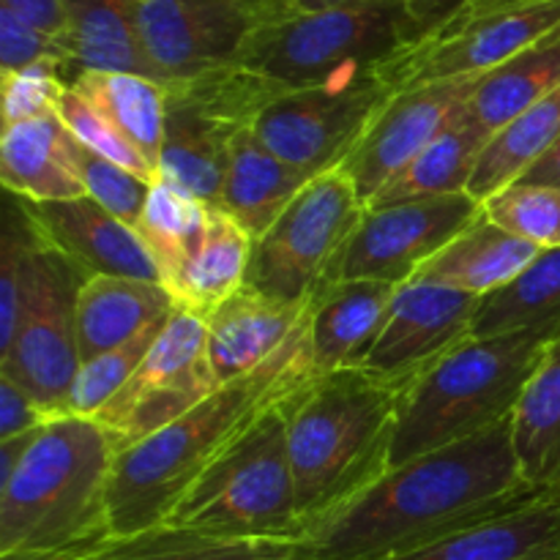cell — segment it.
Returning <instances> with one entry per match:
<instances>
[{
	"instance_id": "obj_1",
	"label": "cell",
	"mask_w": 560,
	"mask_h": 560,
	"mask_svg": "<svg viewBox=\"0 0 560 560\" xmlns=\"http://www.w3.org/2000/svg\"><path fill=\"white\" fill-rule=\"evenodd\" d=\"M539 495L520 474L512 419L386 470L299 536V560H386Z\"/></svg>"
},
{
	"instance_id": "obj_2",
	"label": "cell",
	"mask_w": 560,
	"mask_h": 560,
	"mask_svg": "<svg viewBox=\"0 0 560 560\" xmlns=\"http://www.w3.org/2000/svg\"><path fill=\"white\" fill-rule=\"evenodd\" d=\"M310 323L266 366L224 383L178 421L115 454L107 490V517L115 539L167 523L184 492L262 410L315 381Z\"/></svg>"
},
{
	"instance_id": "obj_3",
	"label": "cell",
	"mask_w": 560,
	"mask_h": 560,
	"mask_svg": "<svg viewBox=\"0 0 560 560\" xmlns=\"http://www.w3.org/2000/svg\"><path fill=\"white\" fill-rule=\"evenodd\" d=\"M410 383L345 366L317 375L290 397V465L304 528L386 474L397 410Z\"/></svg>"
},
{
	"instance_id": "obj_4",
	"label": "cell",
	"mask_w": 560,
	"mask_h": 560,
	"mask_svg": "<svg viewBox=\"0 0 560 560\" xmlns=\"http://www.w3.org/2000/svg\"><path fill=\"white\" fill-rule=\"evenodd\" d=\"M113 465L115 448L96 421H47L0 487V556L115 539L107 517Z\"/></svg>"
},
{
	"instance_id": "obj_5",
	"label": "cell",
	"mask_w": 560,
	"mask_h": 560,
	"mask_svg": "<svg viewBox=\"0 0 560 560\" xmlns=\"http://www.w3.org/2000/svg\"><path fill=\"white\" fill-rule=\"evenodd\" d=\"M560 328L465 339L413 377L397 410L388 468L454 446L512 419V410Z\"/></svg>"
},
{
	"instance_id": "obj_6",
	"label": "cell",
	"mask_w": 560,
	"mask_h": 560,
	"mask_svg": "<svg viewBox=\"0 0 560 560\" xmlns=\"http://www.w3.org/2000/svg\"><path fill=\"white\" fill-rule=\"evenodd\" d=\"M288 402L262 410L202 470L164 525L233 539L299 541L304 525L290 465Z\"/></svg>"
},
{
	"instance_id": "obj_7",
	"label": "cell",
	"mask_w": 560,
	"mask_h": 560,
	"mask_svg": "<svg viewBox=\"0 0 560 560\" xmlns=\"http://www.w3.org/2000/svg\"><path fill=\"white\" fill-rule=\"evenodd\" d=\"M416 42L419 31L405 0H370L266 22L238 66L279 91H295L370 74Z\"/></svg>"
},
{
	"instance_id": "obj_8",
	"label": "cell",
	"mask_w": 560,
	"mask_h": 560,
	"mask_svg": "<svg viewBox=\"0 0 560 560\" xmlns=\"http://www.w3.org/2000/svg\"><path fill=\"white\" fill-rule=\"evenodd\" d=\"M279 93L284 91L241 66L170 82L156 175L217 206L235 137Z\"/></svg>"
},
{
	"instance_id": "obj_9",
	"label": "cell",
	"mask_w": 560,
	"mask_h": 560,
	"mask_svg": "<svg viewBox=\"0 0 560 560\" xmlns=\"http://www.w3.org/2000/svg\"><path fill=\"white\" fill-rule=\"evenodd\" d=\"M85 279V271L36 233L25 304L14 339L0 355V375L25 388L49 419L71 416V388L82 366L77 295Z\"/></svg>"
},
{
	"instance_id": "obj_10",
	"label": "cell",
	"mask_w": 560,
	"mask_h": 560,
	"mask_svg": "<svg viewBox=\"0 0 560 560\" xmlns=\"http://www.w3.org/2000/svg\"><path fill=\"white\" fill-rule=\"evenodd\" d=\"M364 211L342 170L312 178L282 217L255 238L246 288L282 304H306Z\"/></svg>"
},
{
	"instance_id": "obj_11",
	"label": "cell",
	"mask_w": 560,
	"mask_h": 560,
	"mask_svg": "<svg viewBox=\"0 0 560 560\" xmlns=\"http://www.w3.org/2000/svg\"><path fill=\"white\" fill-rule=\"evenodd\" d=\"M394 93L377 71L295 88L268 102L252 120V131L282 162L317 178L342 167Z\"/></svg>"
},
{
	"instance_id": "obj_12",
	"label": "cell",
	"mask_w": 560,
	"mask_h": 560,
	"mask_svg": "<svg viewBox=\"0 0 560 560\" xmlns=\"http://www.w3.org/2000/svg\"><path fill=\"white\" fill-rule=\"evenodd\" d=\"M219 388L208 361V323L175 310L126 386L93 416L115 454L178 421Z\"/></svg>"
},
{
	"instance_id": "obj_13",
	"label": "cell",
	"mask_w": 560,
	"mask_h": 560,
	"mask_svg": "<svg viewBox=\"0 0 560 560\" xmlns=\"http://www.w3.org/2000/svg\"><path fill=\"white\" fill-rule=\"evenodd\" d=\"M282 16L273 0H137L142 49L164 85L233 69L252 36Z\"/></svg>"
},
{
	"instance_id": "obj_14",
	"label": "cell",
	"mask_w": 560,
	"mask_h": 560,
	"mask_svg": "<svg viewBox=\"0 0 560 560\" xmlns=\"http://www.w3.org/2000/svg\"><path fill=\"white\" fill-rule=\"evenodd\" d=\"M479 213L481 202L468 191L366 208L350 238L328 262L317 290L355 279L392 284L410 282Z\"/></svg>"
},
{
	"instance_id": "obj_15",
	"label": "cell",
	"mask_w": 560,
	"mask_h": 560,
	"mask_svg": "<svg viewBox=\"0 0 560 560\" xmlns=\"http://www.w3.org/2000/svg\"><path fill=\"white\" fill-rule=\"evenodd\" d=\"M558 25L560 0L509 5L468 20H454L421 42L399 49L377 69V74L394 91L481 77L545 42Z\"/></svg>"
},
{
	"instance_id": "obj_16",
	"label": "cell",
	"mask_w": 560,
	"mask_h": 560,
	"mask_svg": "<svg viewBox=\"0 0 560 560\" xmlns=\"http://www.w3.org/2000/svg\"><path fill=\"white\" fill-rule=\"evenodd\" d=\"M476 85L479 77H463V80L408 88L388 98L342 167H337L355 186L364 208L399 170L408 167L441 135L443 126L468 102Z\"/></svg>"
},
{
	"instance_id": "obj_17",
	"label": "cell",
	"mask_w": 560,
	"mask_h": 560,
	"mask_svg": "<svg viewBox=\"0 0 560 560\" xmlns=\"http://www.w3.org/2000/svg\"><path fill=\"white\" fill-rule=\"evenodd\" d=\"M479 304V295L410 279L397 290L381 334L355 366L381 377L413 381L468 339Z\"/></svg>"
},
{
	"instance_id": "obj_18",
	"label": "cell",
	"mask_w": 560,
	"mask_h": 560,
	"mask_svg": "<svg viewBox=\"0 0 560 560\" xmlns=\"http://www.w3.org/2000/svg\"><path fill=\"white\" fill-rule=\"evenodd\" d=\"M16 202L36 233L88 277H126L162 284L156 262L137 230L104 211L91 197L58 202H27L16 197Z\"/></svg>"
},
{
	"instance_id": "obj_19",
	"label": "cell",
	"mask_w": 560,
	"mask_h": 560,
	"mask_svg": "<svg viewBox=\"0 0 560 560\" xmlns=\"http://www.w3.org/2000/svg\"><path fill=\"white\" fill-rule=\"evenodd\" d=\"M206 323L208 361L224 386L277 359L310 323V301L282 304L244 284Z\"/></svg>"
},
{
	"instance_id": "obj_20",
	"label": "cell",
	"mask_w": 560,
	"mask_h": 560,
	"mask_svg": "<svg viewBox=\"0 0 560 560\" xmlns=\"http://www.w3.org/2000/svg\"><path fill=\"white\" fill-rule=\"evenodd\" d=\"M386 560H560V498L539 492L512 512Z\"/></svg>"
},
{
	"instance_id": "obj_21",
	"label": "cell",
	"mask_w": 560,
	"mask_h": 560,
	"mask_svg": "<svg viewBox=\"0 0 560 560\" xmlns=\"http://www.w3.org/2000/svg\"><path fill=\"white\" fill-rule=\"evenodd\" d=\"M74 142L58 113L5 126L0 140V180L5 191L27 202L88 197L74 162Z\"/></svg>"
},
{
	"instance_id": "obj_22",
	"label": "cell",
	"mask_w": 560,
	"mask_h": 560,
	"mask_svg": "<svg viewBox=\"0 0 560 560\" xmlns=\"http://www.w3.org/2000/svg\"><path fill=\"white\" fill-rule=\"evenodd\" d=\"M402 284L337 282L312 293V355L317 375L355 366L386 323Z\"/></svg>"
},
{
	"instance_id": "obj_23",
	"label": "cell",
	"mask_w": 560,
	"mask_h": 560,
	"mask_svg": "<svg viewBox=\"0 0 560 560\" xmlns=\"http://www.w3.org/2000/svg\"><path fill=\"white\" fill-rule=\"evenodd\" d=\"M164 284L126 277H88L77 295V339L82 361L96 359L175 315Z\"/></svg>"
},
{
	"instance_id": "obj_24",
	"label": "cell",
	"mask_w": 560,
	"mask_h": 560,
	"mask_svg": "<svg viewBox=\"0 0 560 560\" xmlns=\"http://www.w3.org/2000/svg\"><path fill=\"white\" fill-rule=\"evenodd\" d=\"M539 246L498 228L481 211L413 279L446 284V288L485 299L514 282L539 257Z\"/></svg>"
},
{
	"instance_id": "obj_25",
	"label": "cell",
	"mask_w": 560,
	"mask_h": 560,
	"mask_svg": "<svg viewBox=\"0 0 560 560\" xmlns=\"http://www.w3.org/2000/svg\"><path fill=\"white\" fill-rule=\"evenodd\" d=\"M312 178L315 175L290 167L277 153L268 151L249 126L230 148L228 175L217 206L228 211L252 238H260Z\"/></svg>"
},
{
	"instance_id": "obj_26",
	"label": "cell",
	"mask_w": 560,
	"mask_h": 560,
	"mask_svg": "<svg viewBox=\"0 0 560 560\" xmlns=\"http://www.w3.org/2000/svg\"><path fill=\"white\" fill-rule=\"evenodd\" d=\"M63 20L74 77L82 71H126L159 80L140 42L137 0H63Z\"/></svg>"
},
{
	"instance_id": "obj_27",
	"label": "cell",
	"mask_w": 560,
	"mask_h": 560,
	"mask_svg": "<svg viewBox=\"0 0 560 560\" xmlns=\"http://www.w3.org/2000/svg\"><path fill=\"white\" fill-rule=\"evenodd\" d=\"M492 131L485 129L463 107L452 115L441 135L399 170L366 208H386L397 202L430 200V197L465 195Z\"/></svg>"
},
{
	"instance_id": "obj_28",
	"label": "cell",
	"mask_w": 560,
	"mask_h": 560,
	"mask_svg": "<svg viewBox=\"0 0 560 560\" xmlns=\"http://www.w3.org/2000/svg\"><path fill=\"white\" fill-rule=\"evenodd\" d=\"M512 446L534 490L560 487V334L550 339L512 410Z\"/></svg>"
},
{
	"instance_id": "obj_29",
	"label": "cell",
	"mask_w": 560,
	"mask_h": 560,
	"mask_svg": "<svg viewBox=\"0 0 560 560\" xmlns=\"http://www.w3.org/2000/svg\"><path fill=\"white\" fill-rule=\"evenodd\" d=\"M255 238L219 206H211L206 238L170 288L175 306L208 317L246 284Z\"/></svg>"
},
{
	"instance_id": "obj_30",
	"label": "cell",
	"mask_w": 560,
	"mask_h": 560,
	"mask_svg": "<svg viewBox=\"0 0 560 560\" xmlns=\"http://www.w3.org/2000/svg\"><path fill=\"white\" fill-rule=\"evenodd\" d=\"M159 173L167 85L126 71H82L69 82Z\"/></svg>"
},
{
	"instance_id": "obj_31",
	"label": "cell",
	"mask_w": 560,
	"mask_h": 560,
	"mask_svg": "<svg viewBox=\"0 0 560 560\" xmlns=\"http://www.w3.org/2000/svg\"><path fill=\"white\" fill-rule=\"evenodd\" d=\"M208 217H211L208 202H202L200 197L186 191L175 180L156 175L135 230L145 244L151 260L156 262L159 277L167 290L200 249L208 230Z\"/></svg>"
},
{
	"instance_id": "obj_32",
	"label": "cell",
	"mask_w": 560,
	"mask_h": 560,
	"mask_svg": "<svg viewBox=\"0 0 560 560\" xmlns=\"http://www.w3.org/2000/svg\"><path fill=\"white\" fill-rule=\"evenodd\" d=\"M560 140V85L541 102L490 137L470 178L468 195L476 200L498 195L517 184L539 159H545Z\"/></svg>"
},
{
	"instance_id": "obj_33",
	"label": "cell",
	"mask_w": 560,
	"mask_h": 560,
	"mask_svg": "<svg viewBox=\"0 0 560 560\" xmlns=\"http://www.w3.org/2000/svg\"><path fill=\"white\" fill-rule=\"evenodd\" d=\"M545 326L560 328V249H541L514 282L485 295L470 323L468 339Z\"/></svg>"
},
{
	"instance_id": "obj_34",
	"label": "cell",
	"mask_w": 560,
	"mask_h": 560,
	"mask_svg": "<svg viewBox=\"0 0 560 560\" xmlns=\"http://www.w3.org/2000/svg\"><path fill=\"white\" fill-rule=\"evenodd\" d=\"M560 85V44L539 42L479 77L465 109L492 135Z\"/></svg>"
},
{
	"instance_id": "obj_35",
	"label": "cell",
	"mask_w": 560,
	"mask_h": 560,
	"mask_svg": "<svg viewBox=\"0 0 560 560\" xmlns=\"http://www.w3.org/2000/svg\"><path fill=\"white\" fill-rule=\"evenodd\" d=\"M293 545L295 541L233 539L178 525H156L142 534L109 539L93 560H262Z\"/></svg>"
},
{
	"instance_id": "obj_36",
	"label": "cell",
	"mask_w": 560,
	"mask_h": 560,
	"mask_svg": "<svg viewBox=\"0 0 560 560\" xmlns=\"http://www.w3.org/2000/svg\"><path fill=\"white\" fill-rule=\"evenodd\" d=\"M481 211L498 228L539 249H560V189L558 186L512 184L481 200Z\"/></svg>"
},
{
	"instance_id": "obj_37",
	"label": "cell",
	"mask_w": 560,
	"mask_h": 560,
	"mask_svg": "<svg viewBox=\"0 0 560 560\" xmlns=\"http://www.w3.org/2000/svg\"><path fill=\"white\" fill-rule=\"evenodd\" d=\"M167 323L170 320L156 323V326L145 328L131 342L107 350V353L96 355V359L82 361L74 388H71L69 413L80 416V419H93L126 386V381L135 375V370L142 364V359L153 348V342H156Z\"/></svg>"
},
{
	"instance_id": "obj_38",
	"label": "cell",
	"mask_w": 560,
	"mask_h": 560,
	"mask_svg": "<svg viewBox=\"0 0 560 560\" xmlns=\"http://www.w3.org/2000/svg\"><path fill=\"white\" fill-rule=\"evenodd\" d=\"M9 213H5L3 235H0V355L9 350L16 334L22 304H25L27 266H31V249L36 241V228L16 197H11Z\"/></svg>"
},
{
	"instance_id": "obj_39",
	"label": "cell",
	"mask_w": 560,
	"mask_h": 560,
	"mask_svg": "<svg viewBox=\"0 0 560 560\" xmlns=\"http://www.w3.org/2000/svg\"><path fill=\"white\" fill-rule=\"evenodd\" d=\"M58 115L80 145L91 148V151L98 153V156L120 164V167L135 173L137 178L148 180V184L156 180V170L148 164V159L142 156V153L137 151V148L131 145V142L126 140V137L120 135V131L115 129V126L109 124V120L104 118V115L98 113L88 98H82L71 85L66 88L63 96H60Z\"/></svg>"
},
{
	"instance_id": "obj_40",
	"label": "cell",
	"mask_w": 560,
	"mask_h": 560,
	"mask_svg": "<svg viewBox=\"0 0 560 560\" xmlns=\"http://www.w3.org/2000/svg\"><path fill=\"white\" fill-rule=\"evenodd\" d=\"M74 162L88 197L96 200L104 211L118 217L120 222L135 228L137 219L142 217L148 195H151V184L137 178L135 173L124 170L120 164L98 156L91 148L80 145V142H74Z\"/></svg>"
},
{
	"instance_id": "obj_41",
	"label": "cell",
	"mask_w": 560,
	"mask_h": 560,
	"mask_svg": "<svg viewBox=\"0 0 560 560\" xmlns=\"http://www.w3.org/2000/svg\"><path fill=\"white\" fill-rule=\"evenodd\" d=\"M63 66L44 60L16 71H0V91H3V129L22 120L44 118L58 113V102L69 82H63Z\"/></svg>"
},
{
	"instance_id": "obj_42",
	"label": "cell",
	"mask_w": 560,
	"mask_h": 560,
	"mask_svg": "<svg viewBox=\"0 0 560 560\" xmlns=\"http://www.w3.org/2000/svg\"><path fill=\"white\" fill-rule=\"evenodd\" d=\"M52 60L69 71V49L58 36L27 25L9 9H0V71L27 69V66Z\"/></svg>"
},
{
	"instance_id": "obj_43",
	"label": "cell",
	"mask_w": 560,
	"mask_h": 560,
	"mask_svg": "<svg viewBox=\"0 0 560 560\" xmlns=\"http://www.w3.org/2000/svg\"><path fill=\"white\" fill-rule=\"evenodd\" d=\"M47 421L52 419L44 413L42 405L25 388L0 375V441L38 430Z\"/></svg>"
},
{
	"instance_id": "obj_44",
	"label": "cell",
	"mask_w": 560,
	"mask_h": 560,
	"mask_svg": "<svg viewBox=\"0 0 560 560\" xmlns=\"http://www.w3.org/2000/svg\"><path fill=\"white\" fill-rule=\"evenodd\" d=\"M0 9H9L11 14H16L38 31L49 33V36L63 38V0H0Z\"/></svg>"
},
{
	"instance_id": "obj_45",
	"label": "cell",
	"mask_w": 560,
	"mask_h": 560,
	"mask_svg": "<svg viewBox=\"0 0 560 560\" xmlns=\"http://www.w3.org/2000/svg\"><path fill=\"white\" fill-rule=\"evenodd\" d=\"M468 3L470 0H405L410 20L419 31V42L448 25Z\"/></svg>"
},
{
	"instance_id": "obj_46",
	"label": "cell",
	"mask_w": 560,
	"mask_h": 560,
	"mask_svg": "<svg viewBox=\"0 0 560 560\" xmlns=\"http://www.w3.org/2000/svg\"><path fill=\"white\" fill-rule=\"evenodd\" d=\"M517 184H536V186H558L560 189V140L558 145L547 153L545 159L534 164Z\"/></svg>"
},
{
	"instance_id": "obj_47",
	"label": "cell",
	"mask_w": 560,
	"mask_h": 560,
	"mask_svg": "<svg viewBox=\"0 0 560 560\" xmlns=\"http://www.w3.org/2000/svg\"><path fill=\"white\" fill-rule=\"evenodd\" d=\"M107 545V541H104ZM98 547H71V550H22V552H5L0 560H93Z\"/></svg>"
},
{
	"instance_id": "obj_48",
	"label": "cell",
	"mask_w": 560,
	"mask_h": 560,
	"mask_svg": "<svg viewBox=\"0 0 560 560\" xmlns=\"http://www.w3.org/2000/svg\"><path fill=\"white\" fill-rule=\"evenodd\" d=\"M279 5L284 16L295 14H315V11H328V9H345V5H359L370 3V0H273Z\"/></svg>"
},
{
	"instance_id": "obj_49",
	"label": "cell",
	"mask_w": 560,
	"mask_h": 560,
	"mask_svg": "<svg viewBox=\"0 0 560 560\" xmlns=\"http://www.w3.org/2000/svg\"><path fill=\"white\" fill-rule=\"evenodd\" d=\"M523 3H539V0H470V3L454 16V20H468V16H479V14H487V11H501V9H509V5H523Z\"/></svg>"
},
{
	"instance_id": "obj_50",
	"label": "cell",
	"mask_w": 560,
	"mask_h": 560,
	"mask_svg": "<svg viewBox=\"0 0 560 560\" xmlns=\"http://www.w3.org/2000/svg\"><path fill=\"white\" fill-rule=\"evenodd\" d=\"M295 545H299V541H295ZM295 545L290 547V550L277 552V556H268V558H262V560H299V552H295Z\"/></svg>"
},
{
	"instance_id": "obj_51",
	"label": "cell",
	"mask_w": 560,
	"mask_h": 560,
	"mask_svg": "<svg viewBox=\"0 0 560 560\" xmlns=\"http://www.w3.org/2000/svg\"><path fill=\"white\" fill-rule=\"evenodd\" d=\"M545 42H547V44H560V25L556 27V31H552V33H550V36H547V38H545Z\"/></svg>"
},
{
	"instance_id": "obj_52",
	"label": "cell",
	"mask_w": 560,
	"mask_h": 560,
	"mask_svg": "<svg viewBox=\"0 0 560 560\" xmlns=\"http://www.w3.org/2000/svg\"><path fill=\"white\" fill-rule=\"evenodd\" d=\"M556 495H558V498H560V487H558V490H556Z\"/></svg>"
}]
</instances>
